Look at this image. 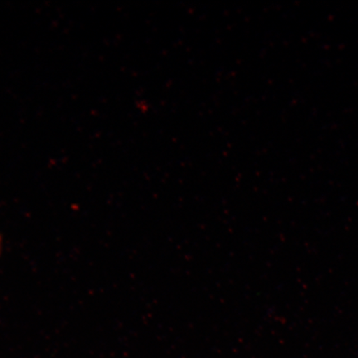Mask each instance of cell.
Segmentation results:
<instances>
[{"mask_svg": "<svg viewBox=\"0 0 358 358\" xmlns=\"http://www.w3.org/2000/svg\"><path fill=\"white\" fill-rule=\"evenodd\" d=\"M1 248H2L1 238H0V252H1Z\"/></svg>", "mask_w": 358, "mask_h": 358, "instance_id": "1", "label": "cell"}]
</instances>
